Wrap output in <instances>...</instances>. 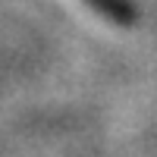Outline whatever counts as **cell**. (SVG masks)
<instances>
[{"label":"cell","instance_id":"cell-1","mask_svg":"<svg viewBox=\"0 0 157 157\" xmlns=\"http://www.w3.org/2000/svg\"><path fill=\"white\" fill-rule=\"evenodd\" d=\"M88 10H94L101 19H107L120 29H132L138 22V6L135 0H82Z\"/></svg>","mask_w":157,"mask_h":157}]
</instances>
